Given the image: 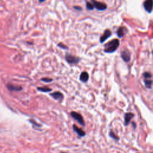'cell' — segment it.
I'll use <instances>...</instances> for the list:
<instances>
[{
	"label": "cell",
	"mask_w": 153,
	"mask_h": 153,
	"mask_svg": "<svg viewBox=\"0 0 153 153\" xmlns=\"http://www.w3.org/2000/svg\"><path fill=\"white\" fill-rule=\"evenodd\" d=\"M144 80H150L152 78V74L149 72H145L143 74Z\"/></svg>",
	"instance_id": "17"
},
{
	"label": "cell",
	"mask_w": 153,
	"mask_h": 153,
	"mask_svg": "<svg viewBox=\"0 0 153 153\" xmlns=\"http://www.w3.org/2000/svg\"><path fill=\"white\" fill-rule=\"evenodd\" d=\"M119 46H120L119 40L113 39L104 45V52L106 53H113L117 50Z\"/></svg>",
	"instance_id": "1"
},
{
	"label": "cell",
	"mask_w": 153,
	"mask_h": 153,
	"mask_svg": "<svg viewBox=\"0 0 153 153\" xmlns=\"http://www.w3.org/2000/svg\"><path fill=\"white\" fill-rule=\"evenodd\" d=\"M29 122H30L33 125H34V126H37V127H41V125H40V124H38L37 123H36V122L35 120H30Z\"/></svg>",
	"instance_id": "21"
},
{
	"label": "cell",
	"mask_w": 153,
	"mask_h": 153,
	"mask_svg": "<svg viewBox=\"0 0 153 153\" xmlns=\"http://www.w3.org/2000/svg\"><path fill=\"white\" fill-rule=\"evenodd\" d=\"M92 3L94 8H96V9L98 11H105L107 10V5L104 3L95 1V0H92Z\"/></svg>",
	"instance_id": "3"
},
{
	"label": "cell",
	"mask_w": 153,
	"mask_h": 153,
	"mask_svg": "<svg viewBox=\"0 0 153 153\" xmlns=\"http://www.w3.org/2000/svg\"><path fill=\"white\" fill-rule=\"evenodd\" d=\"M45 1H39V2L40 3H43V2H44Z\"/></svg>",
	"instance_id": "23"
},
{
	"label": "cell",
	"mask_w": 153,
	"mask_h": 153,
	"mask_svg": "<svg viewBox=\"0 0 153 153\" xmlns=\"http://www.w3.org/2000/svg\"><path fill=\"white\" fill-rule=\"evenodd\" d=\"M143 83L145 84V86L147 88V89H151L152 88V80H143Z\"/></svg>",
	"instance_id": "14"
},
{
	"label": "cell",
	"mask_w": 153,
	"mask_h": 153,
	"mask_svg": "<svg viewBox=\"0 0 153 153\" xmlns=\"http://www.w3.org/2000/svg\"><path fill=\"white\" fill-rule=\"evenodd\" d=\"M73 8H74L75 10H77V11H82L83 10V8L80 6H74Z\"/></svg>",
	"instance_id": "22"
},
{
	"label": "cell",
	"mask_w": 153,
	"mask_h": 153,
	"mask_svg": "<svg viewBox=\"0 0 153 153\" xmlns=\"http://www.w3.org/2000/svg\"><path fill=\"white\" fill-rule=\"evenodd\" d=\"M61 153H67V152H61Z\"/></svg>",
	"instance_id": "24"
},
{
	"label": "cell",
	"mask_w": 153,
	"mask_h": 153,
	"mask_svg": "<svg viewBox=\"0 0 153 153\" xmlns=\"http://www.w3.org/2000/svg\"><path fill=\"white\" fill-rule=\"evenodd\" d=\"M89 79V75L87 72L83 71L80 75V80L83 83H87Z\"/></svg>",
	"instance_id": "12"
},
{
	"label": "cell",
	"mask_w": 153,
	"mask_h": 153,
	"mask_svg": "<svg viewBox=\"0 0 153 153\" xmlns=\"http://www.w3.org/2000/svg\"><path fill=\"white\" fill-rule=\"evenodd\" d=\"M127 32H128V30H127L126 27H120L118 28V29L117 31V35L119 38H122Z\"/></svg>",
	"instance_id": "9"
},
{
	"label": "cell",
	"mask_w": 153,
	"mask_h": 153,
	"mask_svg": "<svg viewBox=\"0 0 153 153\" xmlns=\"http://www.w3.org/2000/svg\"><path fill=\"white\" fill-rule=\"evenodd\" d=\"M109 137H111L112 139H113L117 141L120 139L119 137H117V136L112 130H110V132L109 133Z\"/></svg>",
	"instance_id": "16"
},
{
	"label": "cell",
	"mask_w": 153,
	"mask_h": 153,
	"mask_svg": "<svg viewBox=\"0 0 153 153\" xmlns=\"http://www.w3.org/2000/svg\"><path fill=\"white\" fill-rule=\"evenodd\" d=\"M121 57L125 62H130L131 59V55L129 51L127 48L123 49L121 52Z\"/></svg>",
	"instance_id": "5"
},
{
	"label": "cell",
	"mask_w": 153,
	"mask_h": 153,
	"mask_svg": "<svg viewBox=\"0 0 153 153\" xmlns=\"http://www.w3.org/2000/svg\"><path fill=\"white\" fill-rule=\"evenodd\" d=\"M70 114L71 116L74 119V120L80 124H81L83 126H85V123L84 121L83 117L80 114L75 111H72Z\"/></svg>",
	"instance_id": "4"
},
{
	"label": "cell",
	"mask_w": 153,
	"mask_h": 153,
	"mask_svg": "<svg viewBox=\"0 0 153 153\" xmlns=\"http://www.w3.org/2000/svg\"><path fill=\"white\" fill-rule=\"evenodd\" d=\"M65 60L69 64L76 65L80 62L81 58L77 56H73L70 53H66L65 55Z\"/></svg>",
	"instance_id": "2"
},
{
	"label": "cell",
	"mask_w": 153,
	"mask_h": 153,
	"mask_svg": "<svg viewBox=\"0 0 153 153\" xmlns=\"http://www.w3.org/2000/svg\"><path fill=\"white\" fill-rule=\"evenodd\" d=\"M50 96L52 98H53L54 99L56 100H59V101H62L64 98V96L62 93L59 91H56V92L50 93Z\"/></svg>",
	"instance_id": "8"
},
{
	"label": "cell",
	"mask_w": 153,
	"mask_h": 153,
	"mask_svg": "<svg viewBox=\"0 0 153 153\" xmlns=\"http://www.w3.org/2000/svg\"><path fill=\"white\" fill-rule=\"evenodd\" d=\"M72 129L74 130V131L75 132H76V133H77V135L79 136V137L80 138L81 137H84L85 135H86V132H85L83 130H82L81 129L79 128V127H78L77 126H76V125L74 124L72 126Z\"/></svg>",
	"instance_id": "11"
},
{
	"label": "cell",
	"mask_w": 153,
	"mask_h": 153,
	"mask_svg": "<svg viewBox=\"0 0 153 153\" xmlns=\"http://www.w3.org/2000/svg\"><path fill=\"white\" fill-rule=\"evenodd\" d=\"M135 117V114L132 113H126L124 114V125L126 126H128L130 122L132 119Z\"/></svg>",
	"instance_id": "10"
},
{
	"label": "cell",
	"mask_w": 153,
	"mask_h": 153,
	"mask_svg": "<svg viewBox=\"0 0 153 153\" xmlns=\"http://www.w3.org/2000/svg\"><path fill=\"white\" fill-rule=\"evenodd\" d=\"M86 8L88 10H93L94 9V7H93V4L89 1L86 2Z\"/></svg>",
	"instance_id": "18"
},
{
	"label": "cell",
	"mask_w": 153,
	"mask_h": 153,
	"mask_svg": "<svg viewBox=\"0 0 153 153\" xmlns=\"http://www.w3.org/2000/svg\"><path fill=\"white\" fill-rule=\"evenodd\" d=\"M41 81H43L44 83H51L53 81V79H50V78H48V77H45V78H42L41 79Z\"/></svg>",
	"instance_id": "19"
},
{
	"label": "cell",
	"mask_w": 153,
	"mask_h": 153,
	"mask_svg": "<svg viewBox=\"0 0 153 153\" xmlns=\"http://www.w3.org/2000/svg\"><path fill=\"white\" fill-rule=\"evenodd\" d=\"M143 7L144 9L148 13H151L152 11V0H147L144 1L143 4Z\"/></svg>",
	"instance_id": "7"
},
{
	"label": "cell",
	"mask_w": 153,
	"mask_h": 153,
	"mask_svg": "<svg viewBox=\"0 0 153 153\" xmlns=\"http://www.w3.org/2000/svg\"><path fill=\"white\" fill-rule=\"evenodd\" d=\"M57 46L59 47L60 48H62V49H64V50H68V47L66 46V45H65L63 42H60V43H59L57 44Z\"/></svg>",
	"instance_id": "20"
},
{
	"label": "cell",
	"mask_w": 153,
	"mask_h": 153,
	"mask_svg": "<svg viewBox=\"0 0 153 153\" xmlns=\"http://www.w3.org/2000/svg\"><path fill=\"white\" fill-rule=\"evenodd\" d=\"M7 87L8 90L13 92H19L23 89V88L21 86H16L12 84H8Z\"/></svg>",
	"instance_id": "13"
},
{
	"label": "cell",
	"mask_w": 153,
	"mask_h": 153,
	"mask_svg": "<svg viewBox=\"0 0 153 153\" xmlns=\"http://www.w3.org/2000/svg\"><path fill=\"white\" fill-rule=\"evenodd\" d=\"M112 36V32L109 29H106L104 32L103 35L100 37L99 41L100 43H104V42L109 38Z\"/></svg>",
	"instance_id": "6"
},
{
	"label": "cell",
	"mask_w": 153,
	"mask_h": 153,
	"mask_svg": "<svg viewBox=\"0 0 153 153\" xmlns=\"http://www.w3.org/2000/svg\"><path fill=\"white\" fill-rule=\"evenodd\" d=\"M37 90L40 92H44V93H47L50 92L51 91H52V89H50L49 87H37Z\"/></svg>",
	"instance_id": "15"
}]
</instances>
